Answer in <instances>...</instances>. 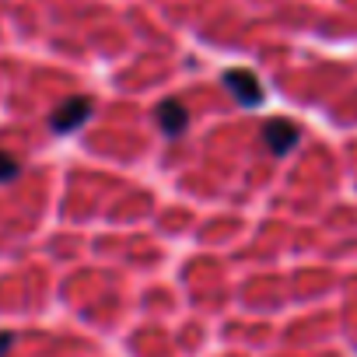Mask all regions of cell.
<instances>
[{"label": "cell", "mask_w": 357, "mask_h": 357, "mask_svg": "<svg viewBox=\"0 0 357 357\" xmlns=\"http://www.w3.org/2000/svg\"><path fill=\"white\" fill-rule=\"evenodd\" d=\"M22 172V165H18V158L11 154V151H0V183H11V178Z\"/></svg>", "instance_id": "5"}, {"label": "cell", "mask_w": 357, "mask_h": 357, "mask_svg": "<svg viewBox=\"0 0 357 357\" xmlns=\"http://www.w3.org/2000/svg\"><path fill=\"white\" fill-rule=\"evenodd\" d=\"M298 140H301V130L294 119H266L263 123V144L270 154H277V158L291 154L298 147Z\"/></svg>", "instance_id": "2"}, {"label": "cell", "mask_w": 357, "mask_h": 357, "mask_svg": "<svg viewBox=\"0 0 357 357\" xmlns=\"http://www.w3.org/2000/svg\"><path fill=\"white\" fill-rule=\"evenodd\" d=\"M11 343H15V336H11V333H0V357H4V350H8Z\"/></svg>", "instance_id": "6"}, {"label": "cell", "mask_w": 357, "mask_h": 357, "mask_svg": "<svg viewBox=\"0 0 357 357\" xmlns=\"http://www.w3.org/2000/svg\"><path fill=\"white\" fill-rule=\"evenodd\" d=\"M225 88H228L242 105H249V109L263 105V84H259V77H256L252 70H242V67L225 70Z\"/></svg>", "instance_id": "3"}, {"label": "cell", "mask_w": 357, "mask_h": 357, "mask_svg": "<svg viewBox=\"0 0 357 357\" xmlns=\"http://www.w3.org/2000/svg\"><path fill=\"white\" fill-rule=\"evenodd\" d=\"M186 123H190V116H186V105L178 102V98H165L158 105V126H161L165 137H183L186 133Z\"/></svg>", "instance_id": "4"}, {"label": "cell", "mask_w": 357, "mask_h": 357, "mask_svg": "<svg viewBox=\"0 0 357 357\" xmlns=\"http://www.w3.org/2000/svg\"><path fill=\"white\" fill-rule=\"evenodd\" d=\"M91 109H95V102H91L88 95H74V98H67V102L50 116V130H53V133H74V130H81V126L91 119Z\"/></svg>", "instance_id": "1"}]
</instances>
